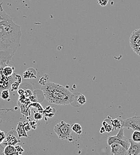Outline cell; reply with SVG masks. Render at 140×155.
Masks as SVG:
<instances>
[{"instance_id":"obj_2","label":"cell","mask_w":140,"mask_h":155,"mask_svg":"<svg viewBox=\"0 0 140 155\" xmlns=\"http://www.w3.org/2000/svg\"><path fill=\"white\" fill-rule=\"evenodd\" d=\"M41 90L46 100L57 105H67L71 103L73 93L68 88L52 82H46L42 85Z\"/></svg>"},{"instance_id":"obj_27","label":"cell","mask_w":140,"mask_h":155,"mask_svg":"<svg viewBox=\"0 0 140 155\" xmlns=\"http://www.w3.org/2000/svg\"><path fill=\"white\" fill-rule=\"evenodd\" d=\"M100 131L101 134H103V133H105V132H106V131H105L104 128L103 127H101V129H100Z\"/></svg>"},{"instance_id":"obj_16","label":"cell","mask_w":140,"mask_h":155,"mask_svg":"<svg viewBox=\"0 0 140 155\" xmlns=\"http://www.w3.org/2000/svg\"><path fill=\"white\" fill-rule=\"evenodd\" d=\"M123 120L120 117H117L112 120V124L114 130L120 129L122 128V123Z\"/></svg>"},{"instance_id":"obj_23","label":"cell","mask_w":140,"mask_h":155,"mask_svg":"<svg viewBox=\"0 0 140 155\" xmlns=\"http://www.w3.org/2000/svg\"><path fill=\"white\" fill-rule=\"evenodd\" d=\"M108 2L109 0H98V3L102 7H104L107 5Z\"/></svg>"},{"instance_id":"obj_13","label":"cell","mask_w":140,"mask_h":155,"mask_svg":"<svg viewBox=\"0 0 140 155\" xmlns=\"http://www.w3.org/2000/svg\"><path fill=\"white\" fill-rule=\"evenodd\" d=\"M4 155H20L15 146L7 145L4 149Z\"/></svg>"},{"instance_id":"obj_24","label":"cell","mask_w":140,"mask_h":155,"mask_svg":"<svg viewBox=\"0 0 140 155\" xmlns=\"http://www.w3.org/2000/svg\"><path fill=\"white\" fill-rule=\"evenodd\" d=\"M15 148L16 149V150L18 151V152L20 155H21L23 152H24V149L21 147V146H20L19 145H17L15 146Z\"/></svg>"},{"instance_id":"obj_14","label":"cell","mask_w":140,"mask_h":155,"mask_svg":"<svg viewBox=\"0 0 140 155\" xmlns=\"http://www.w3.org/2000/svg\"><path fill=\"white\" fill-rule=\"evenodd\" d=\"M18 136L19 137H28V136L27 135L26 131H25L23 126V122H19L17 126V128L16 130Z\"/></svg>"},{"instance_id":"obj_8","label":"cell","mask_w":140,"mask_h":155,"mask_svg":"<svg viewBox=\"0 0 140 155\" xmlns=\"http://www.w3.org/2000/svg\"><path fill=\"white\" fill-rule=\"evenodd\" d=\"M15 133H16V131L13 130L8 132L6 136L4 141L2 143L5 146H7V145L15 146L19 142H20V139L16 137Z\"/></svg>"},{"instance_id":"obj_19","label":"cell","mask_w":140,"mask_h":155,"mask_svg":"<svg viewBox=\"0 0 140 155\" xmlns=\"http://www.w3.org/2000/svg\"><path fill=\"white\" fill-rule=\"evenodd\" d=\"M10 17L9 15L7 14V13L3 10L2 7H1V4H0V21L8 19Z\"/></svg>"},{"instance_id":"obj_15","label":"cell","mask_w":140,"mask_h":155,"mask_svg":"<svg viewBox=\"0 0 140 155\" xmlns=\"http://www.w3.org/2000/svg\"><path fill=\"white\" fill-rule=\"evenodd\" d=\"M14 70H15L14 67L7 65L5 66H2V72L5 77H11L14 74Z\"/></svg>"},{"instance_id":"obj_4","label":"cell","mask_w":140,"mask_h":155,"mask_svg":"<svg viewBox=\"0 0 140 155\" xmlns=\"http://www.w3.org/2000/svg\"><path fill=\"white\" fill-rule=\"evenodd\" d=\"M116 143L120 144L122 147H123L126 150L128 149L130 146L129 139L126 137L124 135L123 128H122L119 130L118 133L114 136H109L107 137V144L109 146L111 144Z\"/></svg>"},{"instance_id":"obj_1","label":"cell","mask_w":140,"mask_h":155,"mask_svg":"<svg viewBox=\"0 0 140 155\" xmlns=\"http://www.w3.org/2000/svg\"><path fill=\"white\" fill-rule=\"evenodd\" d=\"M21 31L20 26L12 18L0 21V64L8 65L18 48L20 46Z\"/></svg>"},{"instance_id":"obj_5","label":"cell","mask_w":140,"mask_h":155,"mask_svg":"<svg viewBox=\"0 0 140 155\" xmlns=\"http://www.w3.org/2000/svg\"><path fill=\"white\" fill-rule=\"evenodd\" d=\"M129 43L134 51L140 56V29L135 30L129 38Z\"/></svg>"},{"instance_id":"obj_7","label":"cell","mask_w":140,"mask_h":155,"mask_svg":"<svg viewBox=\"0 0 140 155\" xmlns=\"http://www.w3.org/2000/svg\"><path fill=\"white\" fill-rule=\"evenodd\" d=\"M2 66H0V93L4 90H8L14 82L15 78V74L11 77H5L2 72Z\"/></svg>"},{"instance_id":"obj_21","label":"cell","mask_w":140,"mask_h":155,"mask_svg":"<svg viewBox=\"0 0 140 155\" xmlns=\"http://www.w3.org/2000/svg\"><path fill=\"white\" fill-rule=\"evenodd\" d=\"M5 137H6V136L5 134V133L0 130V144H2L4 141Z\"/></svg>"},{"instance_id":"obj_6","label":"cell","mask_w":140,"mask_h":155,"mask_svg":"<svg viewBox=\"0 0 140 155\" xmlns=\"http://www.w3.org/2000/svg\"><path fill=\"white\" fill-rule=\"evenodd\" d=\"M122 128L132 129L140 131V116H133L123 120L122 123Z\"/></svg>"},{"instance_id":"obj_29","label":"cell","mask_w":140,"mask_h":155,"mask_svg":"<svg viewBox=\"0 0 140 155\" xmlns=\"http://www.w3.org/2000/svg\"><path fill=\"white\" fill-rule=\"evenodd\" d=\"M0 66H1V64H0Z\"/></svg>"},{"instance_id":"obj_28","label":"cell","mask_w":140,"mask_h":155,"mask_svg":"<svg viewBox=\"0 0 140 155\" xmlns=\"http://www.w3.org/2000/svg\"><path fill=\"white\" fill-rule=\"evenodd\" d=\"M0 98H1V93H0Z\"/></svg>"},{"instance_id":"obj_26","label":"cell","mask_w":140,"mask_h":155,"mask_svg":"<svg viewBox=\"0 0 140 155\" xmlns=\"http://www.w3.org/2000/svg\"><path fill=\"white\" fill-rule=\"evenodd\" d=\"M4 148L0 144V155H4Z\"/></svg>"},{"instance_id":"obj_22","label":"cell","mask_w":140,"mask_h":155,"mask_svg":"<svg viewBox=\"0 0 140 155\" xmlns=\"http://www.w3.org/2000/svg\"><path fill=\"white\" fill-rule=\"evenodd\" d=\"M23 126H24V128L25 130V131L26 132L28 131H30V130H31V125L29 124V122H23Z\"/></svg>"},{"instance_id":"obj_17","label":"cell","mask_w":140,"mask_h":155,"mask_svg":"<svg viewBox=\"0 0 140 155\" xmlns=\"http://www.w3.org/2000/svg\"><path fill=\"white\" fill-rule=\"evenodd\" d=\"M72 131L75 132L77 134L80 135L82 133V127L79 124H74L72 125Z\"/></svg>"},{"instance_id":"obj_9","label":"cell","mask_w":140,"mask_h":155,"mask_svg":"<svg viewBox=\"0 0 140 155\" xmlns=\"http://www.w3.org/2000/svg\"><path fill=\"white\" fill-rule=\"evenodd\" d=\"M86 102V98L85 96L80 93H73L72 102L70 103L75 107H79L85 104Z\"/></svg>"},{"instance_id":"obj_3","label":"cell","mask_w":140,"mask_h":155,"mask_svg":"<svg viewBox=\"0 0 140 155\" xmlns=\"http://www.w3.org/2000/svg\"><path fill=\"white\" fill-rule=\"evenodd\" d=\"M54 131L57 137L62 140H67L69 142H72L73 140L72 135V126L64 120L60 121V122L55 125Z\"/></svg>"},{"instance_id":"obj_18","label":"cell","mask_w":140,"mask_h":155,"mask_svg":"<svg viewBox=\"0 0 140 155\" xmlns=\"http://www.w3.org/2000/svg\"><path fill=\"white\" fill-rule=\"evenodd\" d=\"M134 141L136 143H140V131L138 130H134L132 135V138Z\"/></svg>"},{"instance_id":"obj_11","label":"cell","mask_w":140,"mask_h":155,"mask_svg":"<svg viewBox=\"0 0 140 155\" xmlns=\"http://www.w3.org/2000/svg\"><path fill=\"white\" fill-rule=\"evenodd\" d=\"M110 155H126L127 150L120 144L113 143L111 144Z\"/></svg>"},{"instance_id":"obj_20","label":"cell","mask_w":140,"mask_h":155,"mask_svg":"<svg viewBox=\"0 0 140 155\" xmlns=\"http://www.w3.org/2000/svg\"><path fill=\"white\" fill-rule=\"evenodd\" d=\"M1 98L2 100H8L10 98V92L8 90H4L1 93Z\"/></svg>"},{"instance_id":"obj_10","label":"cell","mask_w":140,"mask_h":155,"mask_svg":"<svg viewBox=\"0 0 140 155\" xmlns=\"http://www.w3.org/2000/svg\"><path fill=\"white\" fill-rule=\"evenodd\" d=\"M130 146L127 150L126 155H139L140 154V143L134 141L129 139Z\"/></svg>"},{"instance_id":"obj_25","label":"cell","mask_w":140,"mask_h":155,"mask_svg":"<svg viewBox=\"0 0 140 155\" xmlns=\"http://www.w3.org/2000/svg\"><path fill=\"white\" fill-rule=\"evenodd\" d=\"M34 117H35V119H37V120H40V119H41L42 118V114H41L40 113H38H38L35 114Z\"/></svg>"},{"instance_id":"obj_12","label":"cell","mask_w":140,"mask_h":155,"mask_svg":"<svg viewBox=\"0 0 140 155\" xmlns=\"http://www.w3.org/2000/svg\"><path fill=\"white\" fill-rule=\"evenodd\" d=\"M112 118L110 116H109L102 122V126L104 128L105 131L107 133H111L113 130H114L112 124Z\"/></svg>"}]
</instances>
